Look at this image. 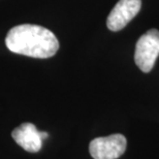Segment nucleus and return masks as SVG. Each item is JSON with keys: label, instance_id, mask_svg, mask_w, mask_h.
<instances>
[{"label": "nucleus", "instance_id": "2", "mask_svg": "<svg viewBox=\"0 0 159 159\" xmlns=\"http://www.w3.org/2000/svg\"><path fill=\"white\" fill-rule=\"evenodd\" d=\"M159 56V31L151 29L139 37L135 46L134 61L143 72H150Z\"/></svg>", "mask_w": 159, "mask_h": 159}, {"label": "nucleus", "instance_id": "5", "mask_svg": "<svg viewBox=\"0 0 159 159\" xmlns=\"http://www.w3.org/2000/svg\"><path fill=\"white\" fill-rule=\"evenodd\" d=\"M12 139L17 144L30 153H36L43 147V139L41 131H39L32 123H23L12 130Z\"/></svg>", "mask_w": 159, "mask_h": 159}, {"label": "nucleus", "instance_id": "1", "mask_svg": "<svg viewBox=\"0 0 159 159\" xmlns=\"http://www.w3.org/2000/svg\"><path fill=\"white\" fill-rule=\"evenodd\" d=\"M5 44L12 53L46 59L59 50V41L52 31L34 24H22L11 28L5 37Z\"/></svg>", "mask_w": 159, "mask_h": 159}, {"label": "nucleus", "instance_id": "3", "mask_svg": "<svg viewBox=\"0 0 159 159\" xmlns=\"http://www.w3.org/2000/svg\"><path fill=\"white\" fill-rule=\"evenodd\" d=\"M126 138L120 133L96 138L89 145V152L94 159H117L126 150Z\"/></svg>", "mask_w": 159, "mask_h": 159}, {"label": "nucleus", "instance_id": "4", "mask_svg": "<svg viewBox=\"0 0 159 159\" xmlns=\"http://www.w3.org/2000/svg\"><path fill=\"white\" fill-rule=\"evenodd\" d=\"M141 7L142 0H119L107 17V28L114 32L123 29L139 14Z\"/></svg>", "mask_w": 159, "mask_h": 159}]
</instances>
